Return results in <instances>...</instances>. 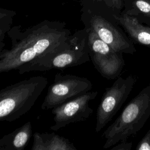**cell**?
Returning a JSON list of instances; mask_svg holds the SVG:
<instances>
[{
  "label": "cell",
  "mask_w": 150,
  "mask_h": 150,
  "mask_svg": "<svg viewBox=\"0 0 150 150\" xmlns=\"http://www.w3.org/2000/svg\"><path fill=\"white\" fill-rule=\"evenodd\" d=\"M113 1L116 2V6L120 8V6H121V0H113Z\"/></svg>",
  "instance_id": "17"
},
{
  "label": "cell",
  "mask_w": 150,
  "mask_h": 150,
  "mask_svg": "<svg viewBox=\"0 0 150 150\" xmlns=\"http://www.w3.org/2000/svg\"><path fill=\"white\" fill-rule=\"evenodd\" d=\"M15 12L6 10H1L0 14V51L4 49L5 43L4 40L6 33L11 29L10 26L12 24V17Z\"/></svg>",
  "instance_id": "14"
},
{
  "label": "cell",
  "mask_w": 150,
  "mask_h": 150,
  "mask_svg": "<svg viewBox=\"0 0 150 150\" xmlns=\"http://www.w3.org/2000/svg\"><path fill=\"white\" fill-rule=\"evenodd\" d=\"M11 40L10 49L0 51V73L18 70L25 64L64 43L71 32L66 23L44 21L24 31L20 26L7 33Z\"/></svg>",
  "instance_id": "1"
},
{
  "label": "cell",
  "mask_w": 150,
  "mask_h": 150,
  "mask_svg": "<svg viewBox=\"0 0 150 150\" xmlns=\"http://www.w3.org/2000/svg\"><path fill=\"white\" fill-rule=\"evenodd\" d=\"M92 87L91 82L87 78L57 73L53 83L47 89L41 108L43 110L52 109L90 91Z\"/></svg>",
  "instance_id": "7"
},
{
  "label": "cell",
  "mask_w": 150,
  "mask_h": 150,
  "mask_svg": "<svg viewBox=\"0 0 150 150\" xmlns=\"http://www.w3.org/2000/svg\"><path fill=\"white\" fill-rule=\"evenodd\" d=\"M32 135V124L27 121L0 139V150H23Z\"/></svg>",
  "instance_id": "12"
},
{
  "label": "cell",
  "mask_w": 150,
  "mask_h": 150,
  "mask_svg": "<svg viewBox=\"0 0 150 150\" xmlns=\"http://www.w3.org/2000/svg\"><path fill=\"white\" fill-rule=\"evenodd\" d=\"M132 142H127L122 141L120 142V143L117 145H115V146H112L111 148L112 150H130L132 148Z\"/></svg>",
  "instance_id": "16"
},
{
  "label": "cell",
  "mask_w": 150,
  "mask_h": 150,
  "mask_svg": "<svg viewBox=\"0 0 150 150\" xmlns=\"http://www.w3.org/2000/svg\"><path fill=\"white\" fill-rule=\"evenodd\" d=\"M87 30L89 55L94 68L106 79H117L125 64L123 53L115 51L93 30Z\"/></svg>",
  "instance_id": "5"
},
{
  "label": "cell",
  "mask_w": 150,
  "mask_h": 150,
  "mask_svg": "<svg viewBox=\"0 0 150 150\" xmlns=\"http://www.w3.org/2000/svg\"><path fill=\"white\" fill-rule=\"evenodd\" d=\"M98 94L97 91H88L52 109L54 124L50 128L57 131L70 124L86 121L93 112L90 102Z\"/></svg>",
  "instance_id": "9"
},
{
  "label": "cell",
  "mask_w": 150,
  "mask_h": 150,
  "mask_svg": "<svg viewBox=\"0 0 150 150\" xmlns=\"http://www.w3.org/2000/svg\"><path fill=\"white\" fill-rule=\"evenodd\" d=\"M130 1V0H128V1Z\"/></svg>",
  "instance_id": "18"
},
{
  "label": "cell",
  "mask_w": 150,
  "mask_h": 150,
  "mask_svg": "<svg viewBox=\"0 0 150 150\" xmlns=\"http://www.w3.org/2000/svg\"><path fill=\"white\" fill-rule=\"evenodd\" d=\"M136 79L129 75L118 77L111 87L105 89L96 113L95 131L100 132L110 122L127 100L135 84Z\"/></svg>",
  "instance_id": "6"
},
{
  "label": "cell",
  "mask_w": 150,
  "mask_h": 150,
  "mask_svg": "<svg viewBox=\"0 0 150 150\" xmlns=\"http://www.w3.org/2000/svg\"><path fill=\"white\" fill-rule=\"evenodd\" d=\"M32 150H76L74 145L67 138L52 133L35 132L33 134Z\"/></svg>",
  "instance_id": "11"
},
{
  "label": "cell",
  "mask_w": 150,
  "mask_h": 150,
  "mask_svg": "<svg viewBox=\"0 0 150 150\" xmlns=\"http://www.w3.org/2000/svg\"><path fill=\"white\" fill-rule=\"evenodd\" d=\"M48 84L42 76L31 77L0 91V121L12 122L27 113Z\"/></svg>",
  "instance_id": "4"
},
{
  "label": "cell",
  "mask_w": 150,
  "mask_h": 150,
  "mask_svg": "<svg viewBox=\"0 0 150 150\" xmlns=\"http://www.w3.org/2000/svg\"><path fill=\"white\" fill-rule=\"evenodd\" d=\"M88 32L86 28L71 35L63 44L21 66L20 74L33 71H48L53 69L74 67L90 60Z\"/></svg>",
  "instance_id": "2"
},
{
  "label": "cell",
  "mask_w": 150,
  "mask_h": 150,
  "mask_svg": "<svg viewBox=\"0 0 150 150\" xmlns=\"http://www.w3.org/2000/svg\"><path fill=\"white\" fill-rule=\"evenodd\" d=\"M124 13L135 18L142 24L150 26V0H130Z\"/></svg>",
  "instance_id": "13"
},
{
  "label": "cell",
  "mask_w": 150,
  "mask_h": 150,
  "mask_svg": "<svg viewBox=\"0 0 150 150\" xmlns=\"http://www.w3.org/2000/svg\"><path fill=\"white\" fill-rule=\"evenodd\" d=\"M85 28L95 32L99 38L115 51L133 54L134 43L129 38L113 15L110 18L102 15L92 14L84 21Z\"/></svg>",
  "instance_id": "8"
},
{
  "label": "cell",
  "mask_w": 150,
  "mask_h": 150,
  "mask_svg": "<svg viewBox=\"0 0 150 150\" xmlns=\"http://www.w3.org/2000/svg\"><path fill=\"white\" fill-rule=\"evenodd\" d=\"M137 150H150V128L138 144Z\"/></svg>",
  "instance_id": "15"
},
{
  "label": "cell",
  "mask_w": 150,
  "mask_h": 150,
  "mask_svg": "<svg viewBox=\"0 0 150 150\" xmlns=\"http://www.w3.org/2000/svg\"><path fill=\"white\" fill-rule=\"evenodd\" d=\"M114 15L134 44L150 48V26L140 23L135 18L124 12L120 15Z\"/></svg>",
  "instance_id": "10"
},
{
  "label": "cell",
  "mask_w": 150,
  "mask_h": 150,
  "mask_svg": "<svg viewBox=\"0 0 150 150\" xmlns=\"http://www.w3.org/2000/svg\"><path fill=\"white\" fill-rule=\"evenodd\" d=\"M149 117L150 84L142 88L131 100L117 119L104 131L103 137L106 141L103 148H109L135 135Z\"/></svg>",
  "instance_id": "3"
}]
</instances>
